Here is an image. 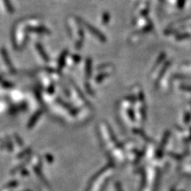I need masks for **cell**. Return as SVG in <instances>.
<instances>
[{"label":"cell","instance_id":"1","mask_svg":"<svg viewBox=\"0 0 191 191\" xmlns=\"http://www.w3.org/2000/svg\"><path fill=\"white\" fill-rule=\"evenodd\" d=\"M1 54H2L3 57V60L5 61L6 65H7V66L10 68V69H12V65L10 63V59H9L8 54H7V51H6L4 49H2V50H1Z\"/></svg>","mask_w":191,"mask_h":191}]
</instances>
